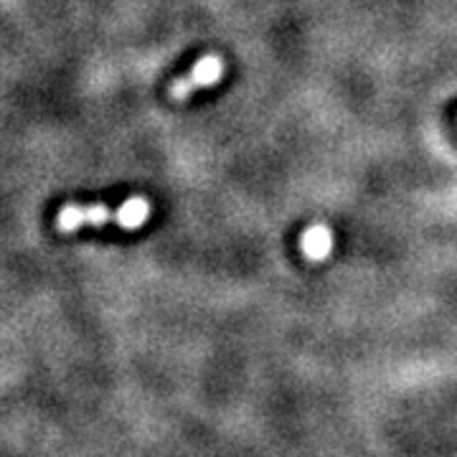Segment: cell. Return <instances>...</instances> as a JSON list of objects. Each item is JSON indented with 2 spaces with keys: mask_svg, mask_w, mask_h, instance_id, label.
I'll use <instances>...</instances> for the list:
<instances>
[{
  "mask_svg": "<svg viewBox=\"0 0 457 457\" xmlns=\"http://www.w3.org/2000/svg\"><path fill=\"white\" fill-rule=\"evenodd\" d=\"M221 74H224V62L219 56H204V59H198L186 77H180V79L170 84V97L188 99L194 95V89L212 87V84L219 82Z\"/></svg>",
  "mask_w": 457,
  "mask_h": 457,
  "instance_id": "cell-1",
  "label": "cell"
},
{
  "mask_svg": "<svg viewBox=\"0 0 457 457\" xmlns=\"http://www.w3.org/2000/svg\"><path fill=\"white\" fill-rule=\"evenodd\" d=\"M112 219L114 212H110L107 206H99V204H95V206L69 204V206H64L59 212L56 224H59V228H64V231H77V228L82 227H104Z\"/></svg>",
  "mask_w": 457,
  "mask_h": 457,
  "instance_id": "cell-2",
  "label": "cell"
},
{
  "mask_svg": "<svg viewBox=\"0 0 457 457\" xmlns=\"http://www.w3.org/2000/svg\"><path fill=\"white\" fill-rule=\"evenodd\" d=\"M300 246L305 252V257L312 262H323L330 257L333 252V231L326 224H312L311 228H305Z\"/></svg>",
  "mask_w": 457,
  "mask_h": 457,
  "instance_id": "cell-3",
  "label": "cell"
},
{
  "mask_svg": "<svg viewBox=\"0 0 457 457\" xmlns=\"http://www.w3.org/2000/svg\"><path fill=\"white\" fill-rule=\"evenodd\" d=\"M150 219V204L145 198H128L117 212H114V221L122 228H137Z\"/></svg>",
  "mask_w": 457,
  "mask_h": 457,
  "instance_id": "cell-4",
  "label": "cell"
}]
</instances>
